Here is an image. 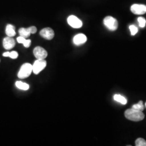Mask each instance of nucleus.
Returning <instances> with one entry per match:
<instances>
[{
    "label": "nucleus",
    "mask_w": 146,
    "mask_h": 146,
    "mask_svg": "<svg viewBox=\"0 0 146 146\" xmlns=\"http://www.w3.org/2000/svg\"><path fill=\"white\" fill-rule=\"evenodd\" d=\"M125 115L128 120L135 122L140 121L145 118V115L142 111L133 108L126 110L125 112Z\"/></svg>",
    "instance_id": "1"
},
{
    "label": "nucleus",
    "mask_w": 146,
    "mask_h": 146,
    "mask_svg": "<svg viewBox=\"0 0 146 146\" xmlns=\"http://www.w3.org/2000/svg\"><path fill=\"white\" fill-rule=\"evenodd\" d=\"M33 72V66L31 64L26 63L23 64L18 73V78H26L29 77Z\"/></svg>",
    "instance_id": "2"
},
{
    "label": "nucleus",
    "mask_w": 146,
    "mask_h": 146,
    "mask_svg": "<svg viewBox=\"0 0 146 146\" xmlns=\"http://www.w3.org/2000/svg\"><path fill=\"white\" fill-rule=\"evenodd\" d=\"M104 26L110 31H115L118 28V22L112 16H107L104 20Z\"/></svg>",
    "instance_id": "3"
},
{
    "label": "nucleus",
    "mask_w": 146,
    "mask_h": 146,
    "mask_svg": "<svg viewBox=\"0 0 146 146\" xmlns=\"http://www.w3.org/2000/svg\"><path fill=\"white\" fill-rule=\"evenodd\" d=\"M33 66V72L35 74H38L46 68L47 62L44 60H37L35 61Z\"/></svg>",
    "instance_id": "4"
},
{
    "label": "nucleus",
    "mask_w": 146,
    "mask_h": 146,
    "mask_svg": "<svg viewBox=\"0 0 146 146\" xmlns=\"http://www.w3.org/2000/svg\"><path fill=\"white\" fill-rule=\"evenodd\" d=\"M33 53L37 60H44L47 58L48 55L47 51L41 47H35L34 49Z\"/></svg>",
    "instance_id": "5"
},
{
    "label": "nucleus",
    "mask_w": 146,
    "mask_h": 146,
    "mask_svg": "<svg viewBox=\"0 0 146 146\" xmlns=\"http://www.w3.org/2000/svg\"><path fill=\"white\" fill-rule=\"evenodd\" d=\"M68 24L74 28H80L82 26V22L74 15L69 16L67 19Z\"/></svg>",
    "instance_id": "6"
},
{
    "label": "nucleus",
    "mask_w": 146,
    "mask_h": 146,
    "mask_svg": "<svg viewBox=\"0 0 146 146\" xmlns=\"http://www.w3.org/2000/svg\"><path fill=\"white\" fill-rule=\"evenodd\" d=\"M131 11L136 15H143L146 13V5L134 4L131 5Z\"/></svg>",
    "instance_id": "7"
},
{
    "label": "nucleus",
    "mask_w": 146,
    "mask_h": 146,
    "mask_svg": "<svg viewBox=\"0 0 146 146\" xmlns=\"http://www.w3.org/2000/svg\"><path fill=\"white\" fill-rule=\"evenodd\" d=\"M40 35L45 39L50 40L54 37V31L50 28H45L42 29L40 33Z\"/></svg>",
    "instance_id": "8"
},
{
    "label": "nucleus",
    "mask_w": 146,
    "mask_h": 146,
    "mask_svg": "<svg viewBox=\"0 0 146 146\" xmlns=\"http://www.w3.org/2000/svg\"><path fill=\"white\" fill-rule=\"evenodd\" d=\"M3 46L5 49L9 50L15 47V42L12 37H6L3 41Z\"/></svg>",
    "instance_id": "9"
},
{
    "label": "nucleus",
    "mask_w": 146,
    "mask_h": 146,
    "mask_svg": "<svg viewBox=\"0 0 146 146\" xmlns=\"http://www.w3.org/2000/svg\"><path fill=\"white\" fill-rule=\"evenodd\" d=\"M87 37L83 34H78L73 38V42L76 46H80L87 41Z\"/></svg>",
    "instance_id": "10"
},
{
    "label": "nucleus",
    "mask_w": 146,
    "mask_h": 146,
    "mask_svg": "<svg viewBox=\"0 0 146 146\" xmlns=\"http://www.w3.org/2000/svg\"><path fill=\"white\" fill-rule=\"evenodd\" d=\"M5 33L8 36H14L16 35L15 29L14 26L10 24L8 25L5 28Z\"/></svg>",
    "instance_id": "11"
},
{
    "label": "nucleus",
    "mask_w": 146,
    "mask_h": 146,
    "mask_svg": "<svg viewBox=\"0 0 146 146\" xmlns=\"http://www.w3.org/2000/svg\"><path fill=\"white\" fill-rule=\"evenodd\" d=\"M19 33L21 36L25 38L29 37L31 34L28 28H21L19 31Z\"/></svg>",
    "instance_id": "12"
},
{
    "label": "nucleus",
    "mask_w": 146,
    "mask_h": 146,
    "mask_svg": "<svg viewBox=\"0 0 146 146\" xmlns=\"http://www.w3.org/2000/svg\"><path fill=\"white\" fill-rule=\"evenodd\" d=\"M114 99L122 104H125L127 103V100L125 99V98L119 94L114 95Z\"/></svg>",
    "instance_id": "13"
},
{
    "label": "nucleus",
    "mask_w": 146,
    "mask_h": 146,
    "mask_svg": "<svg viewBox=\"0 0 146 146\" xmlns=\"http://www.w3.org/2000/svg\"><path fill=\"white\" fill-rule=\"evenodd\" d=\"M15 85L17 88L23 90H27L29 88V84L21 81H17L15 83Z\"/></svg>",
    "instance_id": "14"
},
{
    "label": "nucleus",
    "mask_w": 146,
    "mask_h": 146,
    "mask_svg": "<svg viewBox=\"0 0 146 146\" xmlns=\"http://www.w3.org/2000/svg\"><path fill=\"white\" fill-rule=\"evenodd\" d=\"M131 108L134 109V110H138L140 111H143L145 109V106L143 104V102L142 101H140L139 103L133 105Z\"/></svg>",
    "instance_id": "15"
},
{
    "label": "nucleus",
    "mask_w": 146,
    "mask_h": 146,
    "mask_svg": "<svg viewBox=\"0 0 146 146\" xmlns=\"http://www.w3.org/2000/svg\"><path fill=\"white\" fill-rule=\"evenodd\" d=\"M136 146H146V141L142 138H139L135 141Z\"/></svg>",
    "instance_id": "16"
},
{
    "label": "nucleus",
    "mask_w": 146,
    "mask_h": 146,
    "mask_svg": "<svg viewBox=\"0 0 146 146\" xmlns=\"http://www.w3.org/2000/svg\"><path fill=\"white\" fill-rule=\"evenodd\" d=\"M137 21L139 22V26L141 28H144L146 26V20L145 18L142 17H139L137 19Z\"/></svg>",
    "instance_id": "17"
},
{
    "label": "nucleus",
    "mask_w": 146,
    "mask_h": 146,
    "mask_svg": "<svg viewBox=\"0 0 146 146\" xmlns=\"http://www.w3.org/2000/svg\"><path fill=\"white\" fill-rule=\"evenodd\" d=\"M129 29L131 31V35H135L138 31V28L134 25H131L129 26Z\"/></svg>",
    "instance_id": "18"
},
{
    "label": "nucleus",
    "mask_w": 146,
    "mask_h": 146,
    "mask_svg": "<svg viewBox=\"0 0 146 146\" xmlns=\"http://www.w3.org/2000/svg\"><path fill=\"white\" fill-rule=\"evenodd\" d=\"M18 55H18L17 52H16L15 51H13L9 53V57L11 58H13V59H16L18 57Z\"/></svg>",
    "instance_id": "19"
},
{
    "label": "nucleus",
    "mask_w": 146,
    "mask_h": 146,
    "mask_svg": "<svg viewBox=\"0 0 146 146\" xmlns=\"http://www.w3.org/2000/svg\"><path fill=\"white\" fill-rule=\"evenodd\" d=\"M31 34H35L37 31V28L35 26H31L28 28Z\"/></svg>",
    "instance_id": "20"
},
{
    "label": "nucleus",
    "mask_w": 146,
    "mask_h": 146,
    "mask_svg": "<svg viewBox=\"0 0 146 146\" xmlns=\"http://www.w3.org/2000/svg\"><path fill=\"white\" fill-rule=\"evenodd\" d=\"M23 46L26 48H28L30 47L31 44V40H26V41L23 43Z\"/></svg>",
    "instance_id": "21"
},
{
    "label": "nucleus",
    "mask_w": 146,
    "mask_h": 146,
    "mask_svg": "<svg viewBox=\"0 0 146 146\" xmlns=\"http://www.w3.org/2000/svg\"><path fill=\"white\" fill-rule=\"evenodd\" d=\"M26 38H25L21 36H20L18 37L17 38V42H19V43H22V44L26 41Z\"/></svg>",
    "instance_id": "22"
},
{
    "label": "nucleus",
    "mask_w": 146,
    "mask_h": 146,
    "mask_svg": "<svg viewBox=\"0 0 146 146\" xmlns=\"http://www.w3.org/2000/svg\"><path fill=\"white\" fill-rule=\"evenodd\" d=\"M10 52H5L3 54V56L5 57H9Z\"/></svg>",
    "instance_id": "23"
},
{
    "label": "nucleus",
    "mask_w": 146,
    "mask_h": 146,
    "mask_svg": "<svg viewBox=\"0 0 146 146\" xmlns=\"http://www.w3.org/2000/svg\"><path fill=\"white\" fill-rule=\"evenodd\" d=\"M145 107H146V104H145Z\"/></svg>",
    "instance_id": "24"
}]
</instances>
